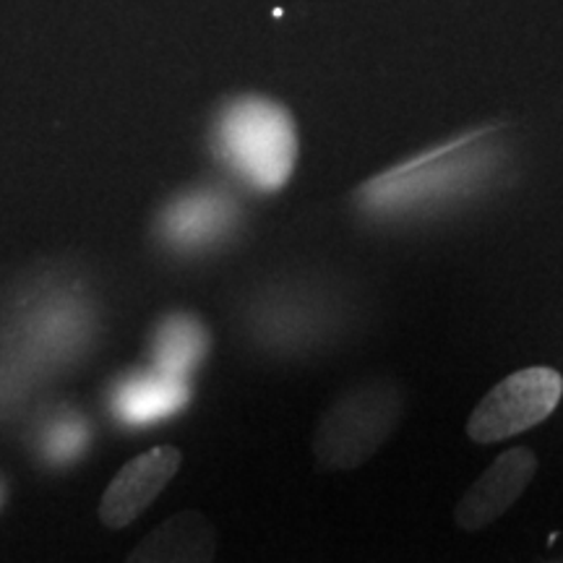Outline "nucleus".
<instances>
[{"label": "nucleus", "instance_id": "obj_1", "mask_svg": "<svg viewBox=\"0 0 563 563\" xmlns=\"http://www.w3.org/2000/svg\"><path fill=\"white\" fill-rule=\"evenodd\" d=\"M214 144L249 186L279 191L298 162V131L292 115L266 97H241L222 110Z\"/></svg>", "mask_w": 563, "mask_h": 563}, {"label": "nucleus", "instance_id": "obj_2", "mask_svg": "<svg viewBox=\"0 0 563 563\" xmlns=\"http://www.w3.org/2000/svg\"><path fill=\"white\" fill-rule=\"evenodd\" d=\"M402 389L394 382H363L323 412L313 454L327 470H352L371 460L402 418Z\"/></svg>", "mask_w": 563, "mask_h": 563}, {"label": "nucleus", "instance_id": "obj_3", "mask_svg": "<svg viewBox=\"0 0 563 563\" xmlns=\"http://www.w3.org/2000/svg\"><path fill=\"white\" fill-rule=\"evenodd\" d=\"M563 397V376L548 365L517 371L498 382L467 420L475 443H496L540 426L553 415Z\"/></svg>", "mask_w": 563, "mask_h": 563}, {"label": "nucleus", "instance_id": "obj_4", "mask_svg": "<svg viewBox=\"0 0 563 563\" xmlns=\"http://www.w3.org/2000/svg\"><path fill=\"white\" fill-rule=\"evenodd\" d=\"M183 464L180 449L154 446L133 456L112 477L100 501V519L110 530H123L150 509L154 498L167 488Z\"/></svg>", "mask_w": 563, "mask_h": 563}, {"label": "nucleus", "instance_id": "obj_5", "mask_svg": "<svg viewBox=\"0 0 563 563\" xmlns=\"http://www.w3.org/2000/svg\"><path fill=\"white\" fill-rule=\"evenodd\" d=\"M534 473H538V456L532 449H506L460 498L454 509L456 527L464 532H477L496 522L527 490Z\"/></svg>", "mask_w": 563, "mask_h": 563}, {"label": "nucleus", "instance_id": "obj_6", "mask_svg": "<svg viewBox=\"0 0 563 563\" xmlns=\"http://www.w3.org/2000/svg\"><path fill=\"white\" fill-rule=\"evenodd\" d=\"M217 532L201 511L165 519L133 548L125 563H214Z\"/></svg>", "mask_w": 563, "mask_h": 563}, {"label": "nucleus", "instance_id": "obj_7", "mask_svg": "<svg viewBox=\"0 0 563 563\" xmlns=\"http://www.w3.org/2000/svg\"><path fill=\"white\" fill-rule=\"evenodd\" d=\"M188 384L180 378L165 376H136L121 384L115 394V410L131 426H150V422L170 418L188 402Z\"/></svg>", "mask_w": 563, "mask_h": 563}, {"label": "nucleus", "instance_id": "obj_8", "mask_svg": "<svg viewBox=\"0 0 563 563\" xmlns=\"http://www.w3.org/2000/svg\"><path fill=\"white\" fill-rule=\"evenodd\" d=\"M228 222L230 203L222 196L209 191L183 196L165 214L167 235L186 245L211 241Z\"/></svg>", "mask_w": 563, "mask_h": 563}, {"label": "nucleus", "instance_id": "obj_9", "mask_svg": "<svg viewBox=\"0 0 563 563\" xmlns=\"http://www.w3.org/2000/svg\"><path fill=\"white\" fill-rule=\"evenodd\" d=\"M207 352V332L191 316H170L157 334V368L165 376L186 382Z\"/></svg>", "mask_w": 563, "mask_h": 563}, {"label": "nucleus", "instance_id": "obj_10", "mask_svg": "<svg viewBox=\"0 0 563 563\" xmlns=\"http://www.w3.org/2000/svg\"><path fill=\"white\" fill-rule=\"evenodd\" d=\"M3 496H5V485L0 481V506H3Z\"/></svg>", "mask_w": 563, "mask_h": 563}, {"label": "nucleus", "instance_id": "obj_11", "mask_svg": "<svg viewBox=\"0 0 563 563\" xmlns=\"http://www.w3.org/2000/svg\"><path fill=\"white\" fill-rule=\"evenodd\" d=\"M545 563H563V559H553V561H545Z\"/></svg>", "mask_w": 563, "mask_h": 563}]
</instances>
